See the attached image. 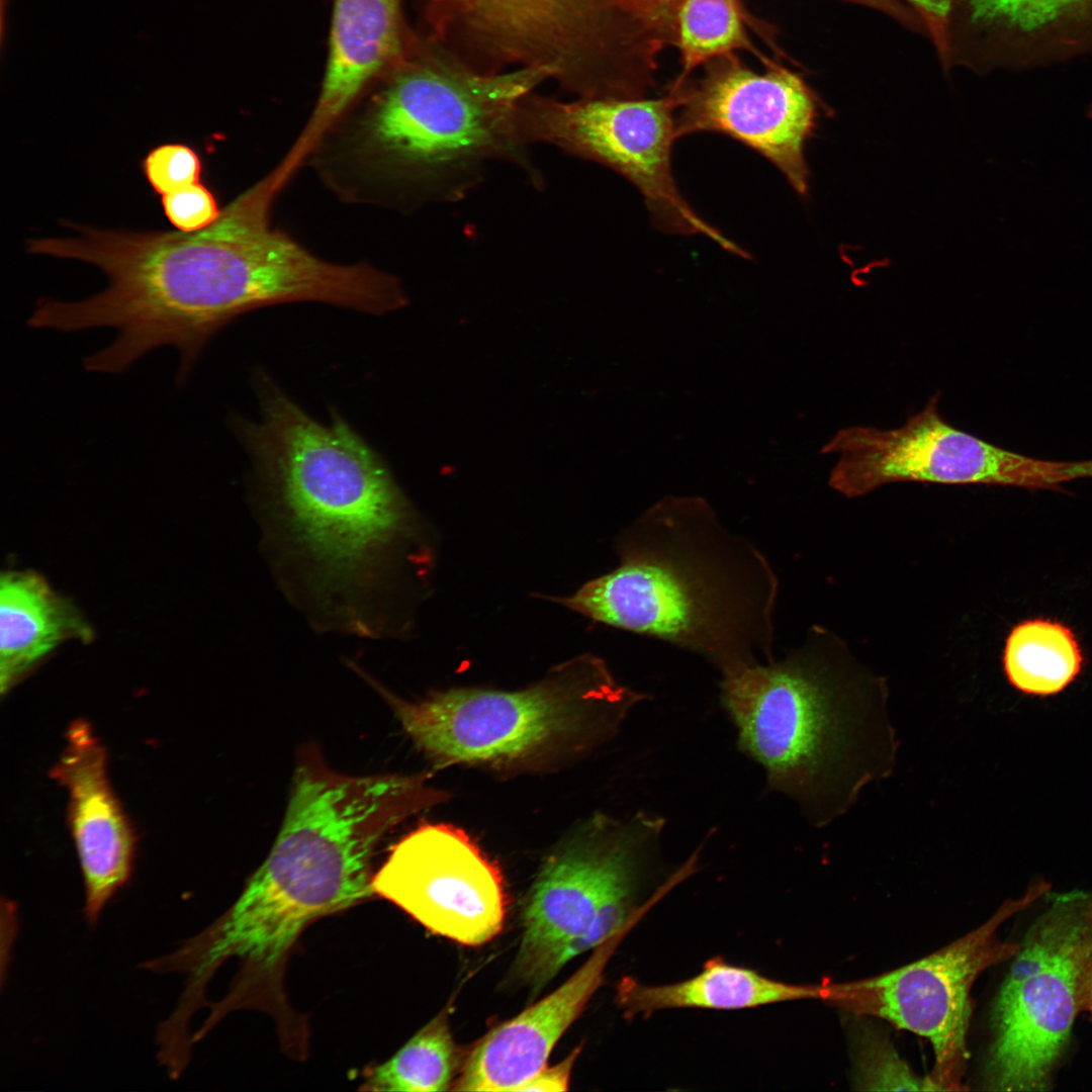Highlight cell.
I'll return each instance as SVG.
<instances>
[{
    "mask_svg": "<svg viewBox=\"0 0 1092 1092\" xmlns=\"http://www.w3.org/2000/svg\"><path fill=\"white\" fill-rule=\"evenodd\" d=\"M677 105L676 94L659 99L581 97L572 102L529 95L517 109L515 132L524 148L549 144L622 175L642 194L662 232L701 235L748 259L746 251L698 215L677 189L671 163Z\"/></svg>",
    "mask_w": 1092,
    "mask_h": 1092,
    "instance_id": "cell-8",
    "label": "cell"
},
{
    "mask_svg": "<svg viewBox=\"0 0 1092 1092\" xmlns=\"http://www.w3.org/2000/svg\"><path fill=\"white\" fill-rule=\"evenodd\" d=\"M664 821L638 812L627 820L596 817L544 864L522 914L518 971L532 984L544 965L581 936L601 910L636 896L658 851Z\"/></svg>",
    "mask_w": 1092,
    "mask_h": 1092,
    "instance_id": "cell-10",
    "label": "cell"
},
{
    "mask_svg": "<svg viewBox=\"0 0 1092 1092\" xmlns=\"http://www.w3.org/2000/svg\"><path fill=\"white\" fill-rule=\"evenodd\" d=\"M1050 891L1032 885L1005 901L983 924L950 944L911 964L868 979L821 984V1000L856 1016H874L926 1038L934 1065L931 1091H961L969 1059L967 1036L972 988L989 968L1008 961L1019 943L1004 941L999 927Z\"/></svg>",
    "mask_w": 1092,
    "mask_h": 1092,
    "instance_id": "cell-7",
    "label": "cell"
},
{
    "mask_svg": "<svg viewBox=\"0 0 1092 1092\" xmlns=\"http://www.w3.org/2000/svg\"><path fill=\"white\" fill-rule=\"evenodd\" d=\"M399 0H334L314 123L337 117L399 50Z\"/></svg>",
    "mask_w": 1092,
    "mask_h": 1092,
    "instance_id": "cell-16",
    "label": "cell"
},
{
    "mask_svg": "<svg viewBox=\"0 0 1092 1092\" xmlns=\"http://www.w3.org/2000/svg\"><path fill=\"white\" fill-rule=\"evenodd\" d=\"M257 382L259 420L233 427L253 461L276 577L316 628L387 637L400 624L403 571L424 560L420 519L380 455L341 416L322 424L266 375Z\"/></svg>",
    "mask_w": 1092,
    "mask_h": 1092,
    "instance_id": "cell-1",
    "label": "cell"
},
{
    "mask_svg": "<svg viewBox=\"0 0 1092 1092\" xmlns=\"http://www.w3.org/2000/svg\"><path fill=\"white\" fill-rule=\"evenodd\" d=\"M637 921L593 949L552 993L489 1030L464 1061L455 1091H515L547 1066L555 1044L600 988L610 959Z\"/></svg>",
    "mask_w": 1092,
    "mask_h": 1092,
    "instance_id": "cell-15",
    "label": "cell"
},
{
    "mask_svg": "<svg viewBox=\"0 0 1092 1092\" xmlns=\"http://www.w3.org/2000/svg\"><path fill=\"white\" fill-rule=\"evenodd\" d=\"M858 3L867 4L888 11L898 17L908 19L909 16L900 5L890 0H852Z\"/></svg>",
    "mask_w": 1092,
    "mask_h": 1092,
    "instance_id": "cell-29",
    "label": "cell"
},
{
    "mask_svg": "<svg viewBox=\"0 0 1092 1092\" xmlns=\"http://www.w3.org/2000/svg\"><path fill=\"white\" fill-rule=\"evenodd\" d=\"M376 688L431 760L502 768L601 744L648 698L621 685L593 654L518 691L455 688L407 701Z\"/></svg>",
    "mask_w": 1092,
    "mask_h": 1092,
    "instance_id": "cell-4",
    "label": "cell"
},
{
    "mask_svg": "<svg viewBox=\"0 0 1092 1092\" xmlns=\"http://www.w3.org/2000/svg\"><path fill=\"white\" fill-rule=\"evenodd\" d=\"M853 1064L854 1083L861 1090L931 1091L926 1077H918L891 1040L873 1028L864 1026L854 1035Z\"/></svg>",
    "mask_w": 1092,
    "mask_h": 1092,
    "instance_id": "cell-23",
    "label": "cell"
},
{
    "mask_svg": "<svg viewBox=\"0 0 1092 1092\" xmlns=\"http://www.w3.org/2000/svg\"><path fill=\"white\" fill-rule=\"evenodd\" d=\"M457 1052L444 1012L414 1034L391 1058L366 1074L360 1090L437 1092L451 1089Z\"/></svg>",
    "mask_w": 1092,
    "mask_h": 1092,
    "instance_id": "cell-21",
    "label": "cell"
},
{
    "mask_svg": "<svg viewBox=\"0 0 1092 1092\" xmlns=\"http://www.w3.org/2000/svg\"><path fill=\"white\" fill-rule=\"evenodd\" d=\"M444 26L499 64L547 70L579 95L603 82L623 0H433Z\"/></svg>",
    "mask_w": 1092,
    "mask_h": 1092,
    "instance_id": "cell-11",
    "label": "cell"
},
{
    "mask_svg": "<svg viewBox=\"0 0 1092 1092\" xmlns=\"http://www.w3.org/2000/svg\"><path fill=\"white\" fill-rule=\"evenodd\" d=\"M92 631L77 609L33 572L0 580V688L9 692L63 642L88 641Z\"/></svg>",
    "mask_w": 1092,
    "mask_h": 1092,
    "instance_id": "cell-17",
    "label": "cell"
},
{
    "mask_svg": "<svg viewBox=\"0 0 1092 1092\" xmlns=\"http://www.w3.org/2000/svg\"><path fill=\"white\" fill-rule=\"evenodd\" d=\"M373 890L429 931L463 945H482L504 927L500 871L453 825L425 824L401 838L374 874Z\"/></svg>",
    "mask_w": 1092,
    "mask_h": 1092,
    "instance_id": "cell-12",
    "label": "cell"
},
{
    "mask_svg": "<svg viewBox=\"0 0 1092 1092\" xmlns=\"http://www.w3.org/2000/svg\"><path fill=\"white\" fill-rule=\"evenodd\" d=\"M677 96L682 107L677 139L698 132L727 135L770 162L799 195L808 194L804 150L817 125L818 104L799 76L782 68L757 74L729 64Z\"/></svg>",
    "mask_w": 1092,
    "mask_h": 1092,
    "instance_id": "cell-13",
    "label": "cell"
},
{
    "mask_svg": "<svg viewBox=\"0 0 1092 1092\" xmlns=\"http://www.w3.org/2000/svg\"><path fill=\"white\" fill-rule=\"evenodd\" d=\"M1011 960L992 1009L986 1088L1048 1090L1082 1012L1092 962V893L1050 896Z\"/></svg>",
    "mask_w": 1092,
    "mask_h": 1092,
    "instance_id": "cell-6",
    "label": "cell"
},
{
    "mask_svg": "<svg viewBox=\"0 0 1092 1092\" xmlns=\"http://www.w3.org/2000/svg\"><path fill=\"white\" fill-rule=\"evenodd\" d=\"M142 169L153 190L163 196L200 182L202 161L190 146L169 143L153 148L143 159Z\"/></svg>",
    "mask_w": 1092,
    "mask_h": 1092,
    "instance_id": "cell-24",
    "label": "cell"
},
{
    "mask_svg": "<svg viewBox=\"0 0 1092 1092\" xmlns=\"http://www.w3.org/2000/svg\"><path fill=\"white\" fill-rule=\"evenodd\" d=\"M720 686L738 748L814 826L841 817L894 768L887 680L824 627L813 626L784 659L723 676Z\"/></svg>",
    "mask_w": 1092,
    "mask_h": 1092,
    "instance_id": "cell-3",
    "label": "cell"
},
{
    "mask_svg": "<svg viewBox=\"0 0 1092 1092\" xmlns=\"http://www.w3.org/2000/svg\"><path fill=\"white\" fill-rule=\"evenodd\" d=\"M967 1L974 21L1007 37L1019 68L1092 55V0Z\"/></svg>",
    "mask_w": 1092,
    "mask_h": 1092,
    "instance_id": "cell-19",
    "label": "cell"
},
{
    "mask_svg": "<svg viewBox=\"0 0 1092 1092\" xmlns=\"http://www.w3.org/2000/svg\"><path fill=\"white\" fill-rule=\"evenodd\" d=\"M170 223L182 232H196L211 224L220 214L213 193L200 182L161 196Z\"/></svg>",
    "mask_w": 1092,
    "mask_h": 1092,
    "instance_id": "cell-25",
    "label": "cell"
},
{
    "mask_svg": "<svg viewBox=\"0 0 1092 1092\" xmlns=\"http://www.w3.org/2000/svg\"><path fill=\"white\" fill-rule=\"evenodd\" d=\"M1082 664L1080 645L1062 623L1027 620L1007 637L1004 671L1009 682L1024 694L1050 696L1063 691L1080 673Z\"/></svg>",
    "mask_w": 1092,
    "mask_h": 1092,
    "instance_id": "cell-20",
    "label": "cell"
},
{
    "mask_svg": "<svg viewBox=\"0 0 1092 1092\" xmlns=\"http://www.w3.org/2000/svg\"><path fill=\"white\" fill-rule=\"evenodd\" d=\"M51 771L69 795V822L84 879V915L95 925L130 878L134 839L107 777L106 751L89 724L74 721Z\"/></svg>",
    "mask_w": 1092,
    "mask_h": 1092,
    "instance_id": "cell-14",
    "label": "cell"
},
{
    "mask_svg": "<svg viewBox=\"0 0 1092 1092\" xmlns=\"http://www.w3.org/2000/svg\"><path fill=\"white\" fill-rule=\"evenodd\" d=\"M581 1045L574 1049L565 1059L560 1063L545 1067L538 1072L531 1080L524 1084L517 1092H530V1091H566L568 1090L570 1074L572 1067L580 1054Z\"/></svg>",
    "mask_w": 1092,
    "mask_h": 1092,
    "instance_id": "cell-27",
    "label": "cell"
},
{
    "mask_svg": "<svg viewBox=\"0 0 1092 1092\" xmlns=\"http://www.w3.org/2000/svg\"><path fill=\"white\" fill-rule=\"evenodd\" d=\"M678 24L684 75L748 43L736 0H684Z\"/></svg>",
    "mask_w": 1092,
    "mask_h": 1092,
    "instance_id": "cell-22",
    "label": "cell"
},
{
    "mask_svg": "<svg viewBox=\"0 0 1092 1092\" xmlns=\"http://www.w3.org/2000/svg\"><path fill=\"white\" fill-rule=\"evenodd\" d=\"M1082 1011L1092 1013V962L1087 970L1082 991Z\"/></svg>",
    "mask_w": 1092,
    "mask_h": 1092,
    "instance_id": "cell-30",
    "label": "cell"
},
{
    "mask_svg": "<svg viewBox=\"0 0 1092 1092\" xmlns=\"http://www.w3.org/2000/svg\"><path fill=\"white\" fill-rule=\"evenodd\" d=\"M620 564L553 601L702 656L723 676L774 660L779 580L699 496H666L618 536Z\"/></svg>",
    "mask_w": 1092,
    "mask_h": 1092,
    "instance_id": "cell-2",
    "label": "cell"
},
{
    "mask_svg": "<svg viewBox=\"0 0 1092 1092\" xmlns=\"http://www.w3.org/2000/svg\"><path fill=\"white\" fill-rule=\"evenodd\" d=\"M1088 115H1089V117H1091V118H1092V103H1091V105L1089 106V109H1088Z\"/></svg>",
    "mask_w": 1092,
    "mask_h": 1092,
    "instance_id": "cell-31",
    "label": "cell"
},
{
    "mask_svg": "<svg viewBox=\"0 0 1092 1092\" xmlns=\"http://www.w3.org/2000/svg\"><path fill=\"white\" fill-rule=\"evenodd\" d=\"M548 79L547 70L531 67H414L394 78L363 120L360 148L408 188L436 198L459 196L485 162H525L516 111Z\"/></svg>",
    "mask_w": 1092,
    "mask_h": 1092,
    "instance_id": "cell-5",
    "label": "cell"
},
{
    "mask_svg": "<svg viewBox=\"0 0 1092 1092\" xmlns=\"http://www.w3.org/2000/svg\"><path fill=\"white\" fill-rule=\"evenodd\" d=\"M808 999L821 1000V984L777 981L719 957L706 962L698 975L680 982L646 985L625 978L618 989V1002L628 1017H646L674 1008L737 1010Z\"/></svg>",
    "mask_w": 1092,
    "mask_h": 1092,
    "instance_id": "cell-18",
    "label": "cell"
},
{
    "mask_svg": "<svg viewBox=\"0 0 1092 1092\" xmlns=\"http://www.w3.org/2000/svg\"><path fill=\"white\" fill-rule=\"evenodd\" d=\"M939 393L900 428L839 430L821 449L837 454L829 485L846 497L887 483L919 481L1054 489L1070 481L1067 461L1016 453L962 431L940 415Z\"/></svg>",
    "mask_w": 1092,
    "mask_h": 1092,
    "instance_id": "cell-9",
    "label": "cell"
},
{
    "mask_svg": "<svg viewBox=\"0 0 1092 1092\" xmlns=\"http://www.w3.org/2000/svg\"><path fill=\"white\" fill-rule=\"evenodd\" d=\"M923 18L941 54L948 48V19L952 0H907Z\"/></svg>",
    "mask_w": 1092,
    "mask_h": 1092,
    "instance_id": "cell-26",
    "label": "cell"
},
{
    "mask_svg": "<svg viewBox=\"0 0 1092 1092\" xmlns=\"http://www.w3.org/2000/svg\"><path fill=\"white\" fill-rule=\"evenodd\" d=\"M1067 474L1069 475L1070 480L1092 478V459L1069 462Z\"/></svg>",
    "mask_w": 1092,
    "mask_h": 1092,
    "instance_id": "cell-28",
    "label": "cell"
}]
</instances>
